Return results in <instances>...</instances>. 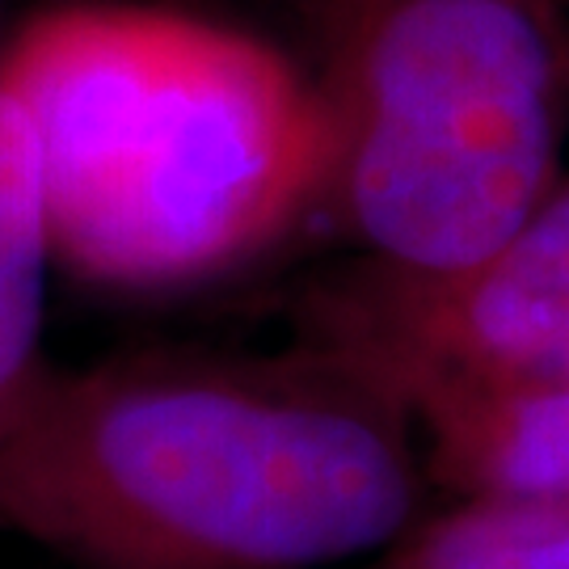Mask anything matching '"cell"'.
<instances>
[{
  "label": "cell",
  "mask_w": 569,
  "mask_h": 569,
  "mask_svg": "<svg viewBox=\"0 0 569 569\" xmlns=\"http://www.w3.org/2000/svg\"><path fill=\"white\" fill-rule=\"evenodd\" d=\"M0 77L39 136L56 262L84 283H203L329 199V98L220 26L63 9L13 42Z\"/></svg>",
  "instance_id": "2"
},
{
  "label": "cell",
  "mask_w": 569,
  "mask_h": 569,
  "mask_svg": "<svg viewBox=\"0 0 569 569\" xmlns=\"http://www.w3.org/2000/svg\"><path fill=\"white\" fill-rule=\"evenodd\" d=\"M56 262L42 152L21 98L0 77V418L42 367L47 270Z\"/></svg>",
  "instance_id": "6"
},
{
  "label": "cell",
  "mask_w": 569,
  "mask_h": 569,
  "mask_svg": "<svg viewBox=\"0 0 569 569\" xmlns=\"http://www.w3.org/2000/svg\"><path fill=\"white\" fill-rule=\"evenodd\" d=\"M409 418L338 367H42L0 418V523L81 569H326L422 507Z\"/></svg>",
  "instance_id": "1"
},
{
  "label": "cell",
  "mask_w": 569,
  "mask_h": 569,
  "mask_svg": "<svg viewBox=\"0 0 569 569\" xmlns=\"http://www.w3.org/2000/svg\"><path fill=\"white\" fill-rule=\"evenodd\" d=\"M376 569H569V498H465Z\"/></svg>",
  "instance_id": "7"
},
{
  "label": "cell",
  "mask_w": 569,
  "mask_h": 569,
  "mask_svg": "<svg viewBox=\"0 0 569 569\" xmlns=\"http://www.w3.org/2000/svg\"><path fill=\"white\" fill-rule=\"evenodd\" d=\"M312 359L409 418L439 397L569 388V178L443 274L355 266L308 305Z\"/></svg>",
  "instance_id": "4"
},
{
  "label": "cell",
  "mask_w": 569,
  "mask_h": 569,
  "mask_svg": "<svg viewBox=\"0 0 569 569\" xmlns=\"http://www.w3.org/2000/svg\"><path fill=\"white\" fill-rule=\"evenodd\" d=\"M561 51L536 0H376L333 98L329 199L363 258L443 274L561 182Z\"/></svg>",
  "instance_id": "3"
},
{
  "label": "cell",
  "mask_w": 569,
  "mask_h": 569,
  "mask_svg": "<svg viewBox=\"0 0 569 569\" xmlns=\"http://www.w3.org/2000/svg\"><path fill=\"white\" fill-rule=\"evenodd\" d=\"M409 422L427 468L460 498H569V388L439 397Z\"/></svg>",
  "instance_id": "5"
}]
</instances>
